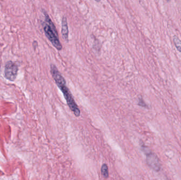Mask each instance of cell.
Returning <instances> with one entry per match:
<instances>
[{"instance_id": "3957f363", "label": "cell", "mask_w": 181, "mask_h": 180, "mask_svg": "<svg viewBox=\"0 0 181 180\" xmlns=\"http://www.w3.org/2000/svg\"><path fill=\"white\" fill-rule=\"evenodd\" d=\"M142 150L146 155V162L150 168L156 172H159L161 169V163L158 156L155 153L146 150V146H142Z\"/></svg>"}, {"instance_id": "7a4b0ae2", "label": "cell", "mask_w": 181, "mask_h": 180, "mask_svg": "<svg viewBox=\"0 0 181 180\" xmlns=\"http://www.w3.org/2000/svg\"><path fill=\"white\" fill-rule=\"evenodd\" d=\"M44 14L45 20L42 23V27L45 35L53 46L57 50L60 51L63 49V46L60 42L57 31L55 24L47 12L44 11Z\"/></svg>"}, {"instance_id": "ba28073f", "label": "cell", "mask_w": 181, "mask_h": 180, "mask_svg": "<svg viewBox=\"0 0 181 180\" xmlns=\"http://www.w3.org/2000/svg\"><path fill=\"white\" fill-rule=\"evenodd\" d=\"M138 105L139 106H141V107H144V108H148L147 104L145 103L144 100H143V99L142 98H141V97H139V99H138Z\"/></svg>"}, {"instance_id": "277c9868", "label": "cell", "mask_w": 181, "mask_h": 180, "mask_svg": "<svg viewBox=\"0 0 181 180\" xmlns=\"http://www.w3.org/2000/svg\"><path fill=\"white\" fill-rule=\"evenodd\" d=\"M18 71V67L16 64L11 61H8L5 66V77L10 81H13L16 79Z\"/></svg>"}, {"instance_id": "6da1fadb", "label": "cell", "mask_w": 181, "mask_h": 180, "mask_svg": "<svg viewBox=\"0 0 181 180\" xmlns=\"http://www.w3.org/2000/svg\"><path fill=\"white\" fill-rule=\"evenodd\" d=\"M51 73L58 87L60 89L66 100L67 104L75 116H80V111L74 99L73 96L66 86V81L57 68L54 64H51Z\"/></svg>"}, {"instance_id": "8992f818", "label": "cell", "mask_w": 181, "mask_h": 180, "mask_svg": "<svg viewBox=\"0 0 181 180\" xmlns=\"http://www.w3.org/2000/svg\"><path fill=\"white\" fill-rule=\"evenodd\" d=\"M173 42L175 46L180 53H181V40L179 39V37L177 36H174L173 37Z\"/></svg>"}, {"instance_id": "52a82bcc", "label": "cell", "mask_w": 181, "mask_h": 180, "mask_svg": "<svg viewBox=\"0 0 181 180\" xmlns=\"http://www.w3.org/2000/svg\"><path fill=\"white\" fill-rule=\"evenodd\" d=\"M101 174L103 177L107 179L109 177V171H108V167L106 164H103L101 167Z\"/></svg>"}, {"instance_id": "5b68a950", "label": "cell", "mask_w": 181, "mask_h": 180, "mask_svg": "<svg viewBox=\"0 0 181 180\" xmlns=\"http://www.w3.org/2000/svg\"><path fill=\"white\" fill-rule=\"evenodd\" d=\"M69 26L67 18L64 16L62 20V34L63 39L65 41H69Z\"/></svg>"}]
</instances>
